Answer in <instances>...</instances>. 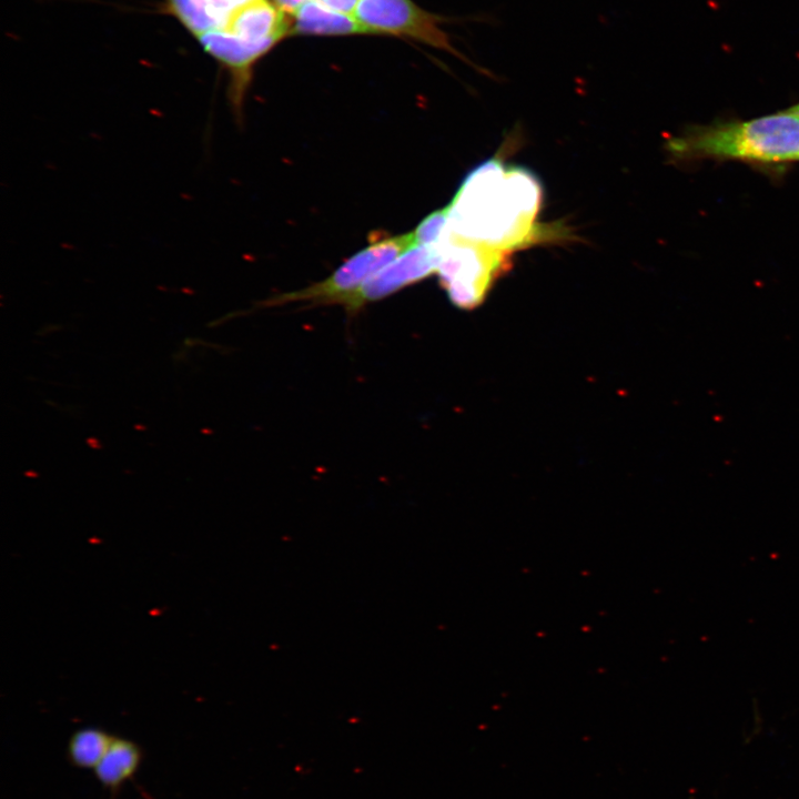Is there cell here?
Segmentation results:
<instances>
[{"label": "cell", "mask_w": 799, "mask_h": 799, "mask_svg": "<svg viewBox=\"0 0 799 799\" xmlns=\"http://www.w3.org/2000/svg\"><path fill=\"white\" fill-rule=\"evenodd\" d=\"M325 7L343 13L354 14L358 0H317Z\"/></svg>", "instance_id": "12"}, {"label": "cell", "mask_w": 799, "mask_h": 799, "mask_svg": "<svg viewBox=\"0 0 799 799\" xmlns=\"http://www.w3.org/2000/svg\"><path fill=\"white\" fill-rule=\"evenodd\" d=\"M439 254L435 245H414L368 277L337 304L355 315L370 303L383 300L437 272Z\"/></svg>", "instance_id": "6"}, {"label": "cell", "mask_w": 799, "mask_h": 799, "mask_svg": "<svg viewBox=\"0 0 799 799\" xmlns=\"http://www.w3.org/2000/svg\"><path fill=\"white\" fill-rule=\"evenodd\" d=\"M139 762L140 750L133 742L113 738L95 772L102 783L117 787L135 771Z\"/></svg>", "instance_id": "9"}, {"label": "cell", "mask_w": 799, "mask_h": 799, "mask_svg": "<svg viewBox=\"0 0 799 799\" xmlns=\"http://www.w3.org/2000/svg\"><path fill=\"white\" fill-rule=\"evenodd\" d=\"M287 16L294 14L306 0H270Z\"/></svg>", "instance_id": "13"}, {"label": "cell", "mask_w": 799, "mask_h": 799, "mask_svg": "<svg viewBox=\"0 0 799 799\" xmlns=\"http://www.w3.org/2000/svg\"><path fill=\"white\" fill-rule=\"evenodd\" d=\"M290 34L354 36L368 34L354 14L332 10L317 0H306L290 16Z\"/></svg>", "instance_id": "8"}, {"label": "cell", "mask_w": 799, "mask_h": 799, "mask_svg": "<svg viewBox=\"0 0 799 799\" xmlns=\"http://www.w3.org/2000/svg\"><path fill=\"white\" fill-rule=\"evenodd\" d=\"M354 17L368 34L411 38L468 62L441 28L443 18L419 8L412 0H358Z\"/></svg>", "instance_id": "5"}, {"label": "cell", "mask_w": 799, "mask_h": 799, "mask_svg": "<svg viewBox=\"0 0 799 799\" xmlns=\"http://www.w3.org/2000/svg\"><path fill=\"white\" fill-rule=\"evenodd\" d=\"M505 173L497 158L474 168L448 204L447 229L508 254L537 241L562 237L564 230L537 225L519 210L506 189Z\"/></svg>", "instance_id": "1"}, {"label": "cell", "mask_w": 799, "mask_h": 799, "mask_svg": "<svg viewBox=\"0 0 799 799\" xmlns=\"http://www.w3.org/2000/svg\"><path fill=\"white\" fill-rule=\"evenodd\" d=\"M169 11L195 37L223 30L244 7L257 0H166Z\"/></svg>", "instance_id": "7"}, {"label": "cell", "mask_w": 799, "mask_h": 799, "mask_svg": "<svg viewBox=\"0 0 799 799\" xmlns=\"http://www.w3.org/2000/svg\"><path fill=\"white\" fill-rule=\"evenodd\" d=\"M449 206L432 212L413 231L416 245H435L448 221Z\"/></svg>", "instance_id": "11"}, {"label": "cell", "mask_w": 799, "mask_h": 799, "mask_svg": "<svg viewBox=\"0 0 799 799\" xmlns=\"http://www.w3.org/2000/svg\"><path fill=\"white\" fill-rule=\"evenodd\" d=\"M790 109L793 110V111H798V112H799V103L796 104V105H793V107H791Z\"/></svg>", "instance_id": "14"}, {"label": "cell", "mask_w": 799, "mask_h": 799, "mask_svg": "<svg viewBox=\"0 0 799 799\" xmlns=\"http://www.w3.org/2000/svg\"><path fill=\"white\" fill-rule=\"evenodd\" d=\"M416 245L414 233L398 235H373L367 246L345 261L328 277L300 291L282 293L265 302L264 306H277L303 302L316 305L337 304L354 292L368 277Z\"/></svg>", "instance_id": "4"}, {"label": "cell", "mask_w": 799, "mask_h": 799, "mask_svg": "<svg viewBox=\"0 0 799 799\" xmlns=\"http://www.w3.org/2000/svg\"><path fill=\"white\" fill-rule=\"evenodd\" d=\"M113 738L104 731L94 728L78 730L71 738L69 754L73 763L80 767L97 766Z\"/></svg>", "instance_id": "10"}, {"label": "cell", "mask_w": 799, "mask_h": 799, "mask_svg": "<svg viewBox=\"0 0 799 799\" xmlns=\"http://www.w3.org/2000/svg\"><path fill=\"white\" fill-rule=\"evenodd\" d=\"M435 246L439 254L436 272L439 284L449 301L462 310L481 305L510 265L508 253L463 239L447 226Z\"/></svg>", "instance_id": "3"}, {"label": "cell", "mask_w": 799, "mask_h": 799, "mask_svg": "<svg viewBox=\"0 0 799 799\" xmlns=\"http://www.w3.org/2000/svg\"><path fill=\"white\" fill-rule=\"evenodd\" d=\"M677 160H736L780 164L799 160V112L691 125L667 144Z\"/></svg>", "instance_id": "2"}]
</instances>
